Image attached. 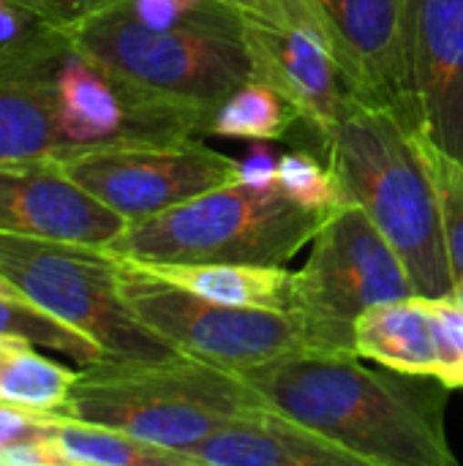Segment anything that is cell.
<instances>
[{
    "mask_svg": "<svg viewBox=\"0 0 463 466\" xmlns=\"http://www.w3.org/2000/svg\"><path fill=\"white\" fill-rule=\"evenodd\" d=\"M357 355L300 352L237 371L278 412L357 456L363 466H458L437 377L371 369Z\"/></svg>",
    "mask_w": 463,
    "mask_h": 466,
    "instance_id": "6da1fadb",
    "label": "cell"
},
{
    "mask_svg": "<svg viewBox=\"0 0 463 466\" xmlns=\"http://www.w3.org/2000/svg\"><path fill=\"white\" fill-rule=\"evenodd\" d=\"M349 202H357L404 259L418 295L453 292L437 191L415 131L388 106L357 104L317 139Z\"/></svg>",
    "mask_w": 463,
    "mask_h": 466,
    "instance_id": "7a4b0ae2",
    "label": "cell"
},
{
    "mask_svg": "<svg viewBox=\"0 0 463 466\" xmlns=\"http://www.w3.org/2000/svg\"><path fill=\"white\" fill-rule=\"evenodd\" d=\"M254 404H262V399L237 371L177 355L82 366L60 415L188 456L216 429Z\"/></svg>",
    "mask_w": 463,
    "mask_h": 466,
    "instance_id": "3957f363",
    "label": "cell"
},
{
    "mask_svg": "<svg viewBox=\"0 0 463 466\" xmlns=\"http://www.w3.org/2000/svg\"><path fill=\"white\" fill-rule=\"evenodd\" d=\"M327 216L295 205L278 188H251L235 180L156 216L128 221L104 251L142 265H287L300 248L314 243Z\"/></svg>",
    "mask_w": 463,
    "mask_h": 466,
    "instance_id": "277c9868",
    "label": "cell"
},
{
    "mask_svg": "<svg viewBox=\"0 0 463 466\" xmlns=\"http://www.w3.org/2000/svg\"><path fill=\"white\" fill-rule=\"evenodd\" d=\"M60 25L74 46L131 82L205 109H216L254 76L240 27L153 30L136 22L123 0L93 5Z\"/></svg>",
    "mask_w": 463,
    "mask_h": 466,
    "instance_id": "5b68a950",
    "label": "cell"
},
{
    "mask_svg": "<svg viewBox=\"0 0 463 466\" xmlns=\"http://www.w3.org/2000/svg\"><path fill=\"white\" fill-rule=\"evenodd\" d=\"M0 276L27 303L96 341L106 360L180 355L128 309L117 284V259L104 248L0 232Z\"/></svg>",
    "mask_w": 463,
    "mask_h": 466,
    "instance_id": "8992f818",
    "label": "cell"
},
{
    "mask_svg": "<svg viewBox=\"0 0 463 466\" xmlns=\"http://www.w3.org/2000/svg\"><path fill=\"white\" fill-rule=\"evenodd\" d=\"M418 295L415 281L379 227L357 202L336 208L292 279L289 314L311 352L357 355L355 322L371 306Z\"/></svg>",
    "mask_w": 463,
    "mask_h": 466,
    "instance_id": "52a82bcc",
    "label": "cell"
},
{
    "mask_svg": "<svg viewBox=\"0 0 463 466\" xmlns=\"http://www.w3.org/2000/svg\"><path fill=\"white\" fill-rule=\"evenodd\" d=\"M117 284L136 319L180 355L246 371L284 355L311 352L289 311L226 306L175 287L126 259H117Z\"/></svg>",
    "mask_w": 463,
    "mask_h": 466,
    "instance_id": "ba28073f",
    "label": "cell"
},
{
    "mask_svg": "<svg viewBox=\"0 0 463 466\" xmlns=\"http://www.w3.org/2000/svg\"><path fill=\"white\" fill-rule=\"evenodd\" d=\"M237 16L254 79L276 87L317 139L366 104L317 0H246Z\"/></svg>",
    "mask_w": 463,
    "mask_h": 466,
    "instance_id": "9c48e42d",
    "label": "cell"
},
{
    "mask_svg": "<svg viewBox=\"0 0 463 466\" xmlns=\"http://www.w3.org/2000/svg\"><path fill=\"white\" fill-rule=\"evenodd\" d=\"M55 109L68 156L205 137L213 115V109L131 82L74 44L63 52L55 74Z\"/></svg>",
    "mask_w": 463,
    "mask_h": 466,
    "instance_id": "30bf717a",
    "label": "cell"
},
{
    "mask_svg": "<svg viewBox=\"0 0 463 466\" xmlns=\"http://www.w3.org/2000/svg\"><path fill=\"white\" fill-rule=\"evenodd\" d=\"M60 164L74 183L128 221L156 216L237 180V158L196 137L87 150Z\"/></svg>",
    "mask_w": 463,
    "mask_h": 466,
    "instance_id": "8fae6325",
    "label": "cell"
},
{
    "mask_svg": "<svg viewBox=\"0 0 463 466\" xmlns=\"http://www.w3.org/2000/svg\"><path fill=\"white\" fill-rule=\"evenodd\" d=\"M68 44L60 22L38 16L0 46V161L68 158L55 109V74Z\"/></svg>",
    "mask_w": 463,
    "mask_h": 466,
    "instance_id": "7c38bea8",
    "label": "cell"
},
{
    "mask_svg": "<svg viewBox=\"0 0 463 466\" xmlns=\"http://www.w3.org/2000/svg\"><path fill=\"white\" fill-rule=\"evenodd\" d=\"M407 71L415 131L463 164V0H409Z\"/></svg>",
    "mask_w": 463,
    "mask_h": 466,
    "instance_id": "4fadbf2b",
    "label": "cell"
},
{
    "mask_svg": "<svg viewBox=\"0 0 463 466\" xmlns=\"http://www.w3.org/2000/svg\"><path fill=\"white\" fill-rule=\"evenodd\" d=\"M128 218L90 197L57 158L0 161V232L106 248Z\"/></svg>",
    "mask_w": 463,
    "mask_h": 466,
    "instance_id": "5bb4252c",
    "label": "cell"
},
{
    "mask_svg": "<svg viewBox=\"0 0 463 466\" xmlns=\"http://www.w3.org/2000/svg\"><path fill=\"white\" fill-rule=\"evenodd\" d=\"M336 41L347 74L366 104L393 109L415 131V109L407 71L409 0H317Z\"/></svg>",
    "mask_w": 463,
    "mask_h": 466,
    "instance_id": "9a60e30c",
    "label": "cell"
},
{
    "mask_svg": "<svg viewBox=\"0 0 463 466\" xmlns=\"http://www.w3.org/2000/svg\"><path fill=\"white\" fill-rule=\"evenodd\" d=\"M186 459L191 466H363L349 451L265 401L216 429Z\"/></svg>",
    "mask_w": 463,
    "mask_h": 466,
    "instance_id": "2e32d148",
    "label": "cell"
},
{
    "mask_svg": "<svg viewBox=\"0 0 463 466\" xmlns=\"http://www.w3.org/2000/svg\"><path fill=\"white\" fill-rule=\"evenodd\" d=\"M357 358L385 369L437 377V339L426 295H409L371 306L355 322Z\"/></svg>",
    "mask_w": 463,
    "mask_h": 466,
    "instance_id": "e0dca14e",
    "label": "cell"
},
{
    "mask_svg": "<svg viewBox=\"0 0 463 466\" xmlns=\"http://www.w3.org/2000/svg\"><path fill=\"white\" fill-rule=\"evenodd\" d=\"M147 273L183 287L194 295L226 303L289 311L292 279L287 265H251V262H158L142 265Z\"/></svg>",
    "mask_w": 463,
    "mask_h": 466,
    "instance_id": "ac0fdd59",
    "label": "cell"
},
{
    "mask_svg": "<svg viewBox=\"0 0 463 466\" xmlns=\"http://www.w3.org/2000/svg\"><path fill=\"white\" fill-rule=\"evenodd\" d=\"M44 440L57 466H191L180 453L60 412L49 420Z\"/></svg>",
    "mask_w": 463,
    "mask_h": 466,
    "instance_id": "d6986e66",
    "label": "cell"
},
{
    "mask_svg": "<svg viewBox=\"0 0 463 466\" xmlns=\"http://www.w3.org/2000/svg\"><path fill=\"white\" fill-rule=\"evenodd\" d=\"M79 371L46 358L35 344L0 336V404L30 412H63Z\"/></svg>",
    "mask_w": 463,
    "mask_h": 466,
    "instance_id": "ffe728a7",
    "label": "cell"
},
{
    "mask_svg": "<svg viewBox=\"0 0 463 466\" xmlns=\"http://www.w3.org/2000/svg\"><path fill=\"white\" fill-rule=\"evenodd\" d=\"M295 120L300 117L292 104L276 87L251 76L216 104L207 134L221 139L278 142Z\"/></svg>",
    "mask_w": 463,
    "mask_h": 466,
    "instance_id": "44dd1931",
    "label": "cell"
},
{
    "mask_svg": "<svg viewBox=\"0 0 463 466\" xmlns=\"http://www.w3.org/2000/svg\"><path fill=\"white\" fill-rule=\"evenodd\" d=\"M0 336H16L27 339L35 347L60 352L79 366L106 360L101 347L82 336L79 330L68 328L65 322L55 319L52 314L41 311L38 306L19 300V298H5L0 295Z\"/></svg>",
    "mask_w": 463,
    "mask_h": 466,
    "instance_id": "7402d4cb",
    "label": "cell"
},
{
    "mask_svg": "<svg viewBox=\"0 0 463 466\" xmlns=\"http://www.w3.org/2000/svg\"><path fill=\"white\" fill-rule=\"evenodd\" d=\"M276 186L295 205L319 213H333L336 208L349 202L336 169L308 150H289L278 156Z\"/></svg>",
    "mask_w": 463,
    "mask_h": 466,
    "instance_id": "603a6c76",
    "label": "cell"
},
{
    "mask_svg": "<svg viewBox=\"0 0 463 466\" xmlns=\"http://www.w3.org/2000/svg\"><path fill=\"white\" fill-rule=\"evenodd\" d=\"M415 137H418V147L423 153V161L428 167V175L437 191L448 262H450L453 281H456L463 276V164L453 156L442 153L420 131H415Z\"/></svg>",
    "mask_w": 463,
    "mask_h": 466,
    "instance_id": "cb8c5ba5",
    "label": "cell"
},
{
    "mask_svg": "<svg viewBox=\"0 0 463 466\" xmlns=\"http://www.w3.org/2000/svg\"><path fill=\"white\" fill-rule=\"evenodd\" d=\"M136 22L153 30L175 27H240L229 0H123Z\"/></svg>",
    "mask_w": 463,
    "mask_h": 466,
    "instance_id": "d4e9b609",
    "label": "cell"
},
{
    "mask_svg": "<svg viewBox=\"0 0 463 466\" xmlns=\"http://www.w3.org/2000/svg\"><path fill=\"white\" fill-rule=\"evenodd\" d=\"M437 339V380L448 390H463V306L450 295L428 298Z\"/></svg>",
    "mask_w": 463,
    "mask_h": 466,
    "instance_id": "484cf974",
    "label": "cell"
},
{
    "mask_svg": "<svg viewBox=\"0 0 463 466\" xmlns=\"http://www.w3.org/2000/svg\"><path fill=\"white\" fill-rule=\"evenodd\" d=\"M55 415L57 412H30L22 407L0 404V448L30 440V437H41Z\"/></svg>",
    "mask_w": 463,
    "mask_h": 466,
    "instance_id": "4316f807",
    "label": "cell"
},
{
    "mask_svg": "<svg viewBox=\"0 0 463 466\" xmlns=\"http://www.w3.org/2000/svg\"><path fill=\"white\" fill-rule=\"evenodd\" d=\"M278 156L267 147V142H254L243 158H237V180L251 188H278L276 186Z\"/></svg>",
    "mask_w": 463,
    "mask_h": 466,
    "instance_id": "83f0119b",
    "label": "cell"
},
{
    "mask_svg": "<svg viewBox=\"0 0 463 466\" xmlns=\"http://www.w3.org/2000/svg\"><path fill=\"white\" fill-rule=\"evenodd\" d=\"M35 19L38 14L27 11L16 0H0V46L16 41Z\"/></svg>",
    "mask_w": 463,
    "mask_h": 466,
    "instance_id": "f1b7e54d",
    "label": "cell"
},
{
    "mask_svg": "<svg viewBox=\"0 0 463 466\" xmlns=\"http://www.w3.org/2000/svg\"><path fill=\"white\" fill-rule=\"evenodd\" d=\"M19 5H25L27 11L52 19V22H68L71 19V5L68 0H16Z\"/></svg>",
    "mask_w": 463,
    "mask_h": 466,
    "instance_id": "f546056e",
    "label": "cell"
},
{
    "mask_svg": "<svg viewBox=\"0 0 463 466\" xmlns=\"http://www.w3.org/2000/svg\"><path fill=\"white\" fill-rule=\"evenodd\" d=\"M101 3H109V0H68L71 16H76V14H82V11H87V8H93V5H101Z\"/></svg>",
    "mask_w": 463,
    "mask_h": 466,
    "instance_id": "4dcf8cb0",
    "label": "cell"
},
{
    "mask_svg": "<svg viewBox=\"0 0 463 466\" xmlns=\"http://www.w3.org/2000/svg\"><path fill=\"white\" fill-rule=\"evenodd\" d=\"M0 295H5V298H19V300H25V298H22V292H19V289H16V287H14V284H11L8 279H3V276H0Z\"/></svg>",
    "mask_w": 463,
    "mask_h": 466,
    "instance_id": "1f68e13d",
    "label": "cell"
},
{
    "mask_svg": "<svg viewBox=\"0 0 463 466\" xmlns=\"http://www.w3.org/2000/svg\"><path fill=\"white\" fill-rule=\"evenodd\" d=\"M450 298H453V300H458V303L463 306V276H461V279H456V284H453V292H450Z\"/></svg>",
    "mask_w": 463,
    "mask_h": 466,
    "instance_id": "d6a6232c",
    "label": "cell"
},
{
    "mask_svg": "<svg viewBox=\"0 0 463 466\" xmlns=\"http://www.w3.org/2000/svg\"><path fill=\"white\" fill-rule=\"evenodd\" d=\"M229 3H235V5H240V3H246V0H229Z\"/></svg>",
    "mask_w": 463,
    "mask_h": 466,
    "instance_id": "836d02e7",
    "label": "cell"
}]
</instances>
